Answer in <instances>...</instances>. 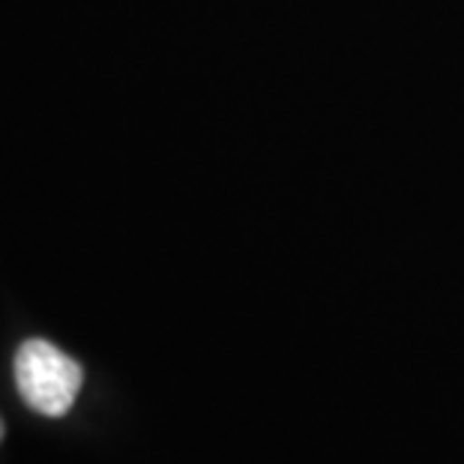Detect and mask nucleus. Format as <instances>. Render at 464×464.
Returning <instances> with one entry per match:
<instances>
[{"mask_svg":"<svg viewBox=\"0 0 464 464\" xmlns=\"http://www.w3.org/2000/svg\"><path fill=\"white\" fill-rule=\"evenodd\" d=\"M82 381V365L45 339L24 342L15 353V387L43 417H63L75 404Z\"/></svg>","mask_w":464,"mask_h":464,"instance_id":"obj_1","label":"nucleus"},{"mask_svg":"<svg viewBox=\"0 0 464 464\" xmlns=\"http://www.w3.org/2000/svg\"><path fill=\"white\" fill-rule=\"evenodd\" d=\"M0 438H4V422H0Z\"/></svg>","mask_w":464,"mask_h":464,"instance_id":"obj_2","label":"nucleus"}]
</instances>
